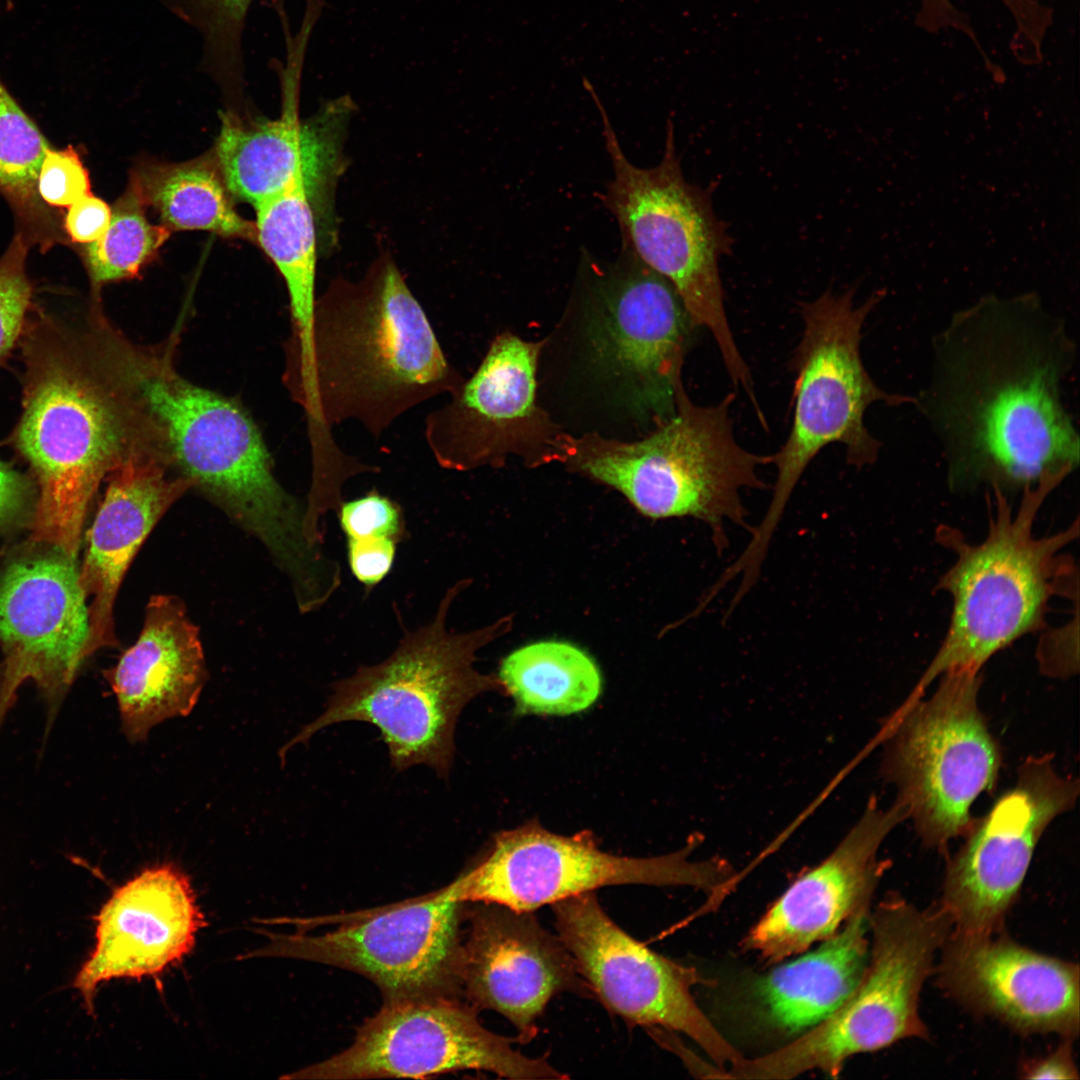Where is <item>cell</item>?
<instances>
[{"instance_id": "cell-37", "label": "cell", "mask_w": 1080, "mask_h": 1080, "mask_svg": "<svg viewBox=\"0 0 1080 1080\" xmlns=\"http://www.w3.org/2000/svg\"><path fill=\"white\" fill-rule=\"evenodd\" d=\"M391 537L347 538L352 574L365 586L381 582L392 568L396 543Z\"/></svg>"}, {"instance_id": "cell-9", "label": "cell", "mask_w": 1080, "mask_h": 1080, "mask_svg": "<svg viewBox=\"0 0 1080 1080\" xmlns=\"http://www.w3.org/2000/svg\"><path fill=\"white\" fill-rule=\"evenodd\" d=\"M854 291L834 294L829 289L800 306L804 329L792 357L793 421L786 442L772 455L777 477L769 507L736 559L747 572L761 569L796 484L817 454L840 443L848 464H873L880 442L865 426L867 408L876 402L914 404V397L881 389L867 372L860 353L862 327L884 294L877 291L856 305Z\"/></svg>"}, {"instance_id": "cell-13", "label": "cell", "mask_w": 1080, "mask_h": 1080, "mask_svg": "<svg viewBox=\"0 0 1080 1080\" xmlns=\"http://www.w3.org/2000/svg\"><path fill=\"white\" fill-rule=\"evenodd\" d=\"M464 904L453 881L417 898L348 914L321 934L269 933L261 954L356 972L374 982L385 1001L458 997Z\"/></svg>"}, {"instance_id": "cell-2", "label": "cell", "mask_w": 1080, "mask_h": 1080, "mask_svg": "<svg viewBox=\"0 0 1080 1080\" xmlns=\"http://www.w3.org/2000/svg\"><path fill=\"white\" fill-rule=\"evenodd\" d=\"M286 379L308 420L314 466L343 452L334 425L353 420L378 438L404 413L464 380L388 257L358 282L335 280L316 300L306 342L289 350Z\"/></svg>"}, {"instance_id": "cell-27", "label": "cell", "mask_w": 1080, "mask_h": 1080, "mask_svg": "<svg viewBox=\"0 0 1080 1080\" xmlns=\"http://www.w3.org/2000/svg\"><path fill=\"white\" fill-rule=\"evenodd\" d=\"M868 934L869 906H865L818 949L755 980L749 1009L756 1024L787 1037L832 1015L861 980L869 957Z\"/></svg>"}, {"instance_id": "cell-5", "label": "cell", "mask_w": 1080, "mask_h": 1080, "mask_svg": "<svg viewBox=\"0 0 1080 1080\" xmlns=\"http://www.w3.org/2000/svg\"><path fill=\"white\" fill-rule=\"evenodd\" d=\"M1062 481L1047 479L1024 489L1017 510L992 489L993 512L980 543L967 542L954 528L938 529L939 542L955 554L939 582L952 610L944 639L910 698L922 697L946 673L979 672L996 653L1045 626L1052 598L1073 599L1078 592L1077 568L1063 553L1078 537V520L1052 535L1034 533L1038 511Z\"/></svg>"}, {"instance_id": "cell-8", "label": "cell", "mask_w": 1080, "mask_h": 1080, "mask_svg": "<svg viewBox=\"0 0 1080 1080\" xmlns=\"http://www.w3.org/2000/svg\"><path fill=\"white\" fill-rule=\"evenodd\" d=\"M585 87L601 115L613 169L600 199L616 218L623 245L673 286L692 325L713 336L734 385L755 401L751 374L724 307L719 261L730 252L732 238L713 209L711 191L685 180L671 121L661 161L651 168L632 164L593 87Z\"/></svg>"}, {"instance_id": "cell-20", "label": "cell", "mask_w": 1080, "mask_h": 1080, "mask_svg": "<svg viewBox=\"0 0 1080 1080\" xmlns=\"http://www.w3.org/2000/svg\"><path fill=\"white\" fill-rule=\"evenodd\" d=\"M461 967V991L478 1009L507 1018L527 1043L550 1000L562 992L591 991L558 936L541 926L533 912L475 902Z\"/></svg>"}, {"instance_id": "cell-17", "label": "cell", "mask_w": 1080, "mask_h": 1080, "mask_svg": "<svg viewBox=\"0 0 1080 1080\" xmlns=\"http://www.w3.org/2000/svg\"><path fill=\"white\" fill-rule=\"evenodd\" d=\"M597 308L593 348L599 365L633 403L659 423L675 409L690 328L673 286L625 245L617 260L582 255Z\"/></svg>"}, {"instance_id": "cell-6", "label": "cell", "mask_w": 1080, "mask_h": 1080, "mask_svg": "<svg viewBox=\"0 0 1080 1080\" xmlns=\"http://www.w3.org/2000/svg\"><path fill=\"white\" fill-rule=\"evenodd\" d=\"M467 585L461 580L449 587L433 619L405 632L387 659L361 666L336 682L322 715L303 727L282 753L326 726L364 721L380 730L396 770L425 764L447 777L459 714L477 695L502 691L497 676L474 668L476 653L510 624L502 619L469 632L449 631L448 612Z\"/></svg>"}, {"instance_id": "cell-14", "label": "cell", "mask_w": 1080, "mask_h": 1080, "mask_svg": "<svg viewBox=\"0 0 1080 1080\" xmlns=\"http://www.w3.org/2000/svg\"><path fill=\"white\" fill-rule=\"evenodd\" d=\"M514 1040L486 1029L477 1009L457 996L384 1001L342 1052L289 1078H426L480 1070L516 1080L565 1079L545 1058H531Z\"/></svg>"}, {"instance_id": "cell-28", "label": "cell", "mask_w": 1080, "mask_h": 1080, "mask_svg": "<svg viewBox=\"0 0 1080 1080\" xmlns=\"http://www.w3.org/2000/svg\"><path fill=\"white\" fill-rule=\"evenodd\" d=\"M497 678L519 714L578 713L593 705L602 691L596 662L565 641H538L514 650L502 660Z\"/></svg>"}, {"instance_id": "cell-4", "label": "cell", "mask_w": 1080, "mask_h": 1080, "mask_svg": "<svg viewBox=\"0 0 1080 1080\" xmlns=\"http://www.w3.org/2000/svg\"><path fill=\"white\" fill-rule=\"evenodd\" d=\"M18 344L23 397L12 441L39 490L29 541L76 559L101 481L144 442L83 332L31 308Z\"/></svg>"}, {"instance_id": "cell-29", "label": "cell", "mask_w": 1080, "mask_h": 1080, "mask_svg": "<svg viewBox=\"0 0 1080 1080\" xmlns=\"http://www.w3.org/2000/svg\"><path fill=\"white\" fill-rule=\"evenodd\" d=\"M130 183L171 232L208 230L256 239L255 223L236 212L216 161L150 164L135 171Z\"/></svg>"}, {"instance_id": "cell-19", "label": "cell", "mask_w": 1080, "mask_h": 1080, "mask_svg": "<svg viewBox=\"0 0 1080 1080\" xmlns=\"http://www.w3.org/2000/svg\"><path fill=\"white\" fill-rule=\"evenodd\" d=\"M542 346L511 333L498 335L474 374L427 415L424 435L440 467L465 471L536 448L555 457L560 434L553 435L536 403Z\"/></svg>"}, {"instance_id": "cell-16", "label": "cell", "mask_w": 1080, "mask_h": 1080, "mask_svg": "<svg viewBox=\"0 0 1080 1080\" xmlns=\"http://www.w3.org/2000/svg\"><path fill=\"white\" fill-rule=\"evenodd\" d=\"M1078 795V780L1057 772L1048 754L1030 756L1018 767L1015 785L973 822L946 868L940 906L953 932L999 930L1041 836Z\"/></svg>"}, {"instance_id": "cell-1", "label": "cell", "mask_w": 1080, "mask_h": 1080, "mask_svg": "<svg viewBox=\"0 0 1080 1080\" xmlns=\"http://www.w3.org/2000/svg\"><path fill=\"white\" fill-rule=\"evenodd\" d=\"M1064 322L1024 295L986 297L955 313L933 343L929 384L914 404L948 463L952 486L1024 490L1065 479L1079 436L1062 399L1075 361Z\"/></svg>"}, {"instance_id": "cell-22", "label": "cell", "mask_w": 1080, "mask_h": 1080, "mask_svg": "<svg viewBox=\"0 0 1080 1080\" xmlns=\"http://www.w3.org/2000/svg\"><path fill=\"white\" fill-rule=\"evenodd\" d=\"M951 931L939 965L943 989L1023 1033L1079 1032V968L1006 936Z\"/></svg>"}, {"instance_id": "cell-32", "label": "cell", "mask_w": 1080, "mask_h": 1080, "mask_svg": "<svg viewBox=\"0 0 1080 1080\" xmlns=\"http://www.w3.org/2000/svg\"><path fill=\"white\" fill-rule=\"evenodd\" d=\"M49 147L0 80V192L31 219L43 210L37 180Z\"/></svg>"}, {"instance_id": "cell-33", "label": "cell", "mask_w": 1080, "mask_h": 1080, "mask_svg": "<svg viewBox=\"0 0 1080 1080\" xmlns=\"http://www.w3.org/2000/svg\"><path fill=\"white\" fill-rule=\"evenodd\" d=\"M201 40V66L222 81H238L244 67L243 31L254 0H158ZM313 1V0H308Z\"/></svg>"}, {"instance_id": "cell-31", "label": "cell", "mask_w": 1080, "mask_h": 1080, "mask_svg": "<svg viewBox=\"0 0 1080 1080\" xmlns=\"http://www.w3.org/2000/svg\"><path fill=\"white\" fill-rule=\"evenodd\" d=\"M146 208L129 183L112 208L107 230L87 245L85 258L94 287L135 277L169 238L171 231L162 224H152Z\"/></svg>"}, {"instance_id": "cell-25", "label": "cell", "mask_w": 1080, "mask_h": 1080, "mask_svg": "<svg viewBox=\"0 0 1080 1080\" xmlns=\"http://www.w3.org/2000/svg\"><path fill=\"white\" fill-rule=\"evenodd\" d=\"M147 444L134 447L108 475L87 534L79 582L88 603L86 657L118 644L114 606L135 555L157 522L193 485Z\"/></svg>"}, {"instance_id": "cell-18", "label": "cell", "mask_w": 1080, "mask_h": 1080, "mask_svg": "<svg viewBox=\"0 0 1080 1080\" xmlns=\"http://www.w3.org/2000/svg\"><path fill=\"white\" fill-rule=\"evenodd\" d=\"M30 543L0 573L1 716L30 680L46 700L51 722L87 659L88 603L76 559Z\"/></svg>"}, {"instance_id": "cell-34", "label": "cell", "mask_w": 1080, "mask_h": 1080, "mask_svg": "<svg viewBox=\"0 0 1080 1080\" xmlns=\"http://www.w3.org/2000/svg\"><path fill=\"white\" fill-rule=\"evenodd\" d=\"M25 258V242L18 234L0 258V365L19 343L32 308Z\"/></svg>"}, {"instance_id": "cell-10", "label": "cell", "mask_w": 1080, "mask_h": 1080, "mask_svg": "<svg viewBox=\"0 0 1080 1080\" xmlns=\"http://www.w3.org/2000/svg\"><path fill=\"white\" fill-rule=\"evenodd\" d=\"M866 968L847 1001L797 1039L730 1069L732 1079H790L819 1070L836 1077L853 1055L911 1037L927 1038L919 997L935 953L952 931L941 906L920 910L898 896L881 902L871 917Z\"/></svg>"}, {"instance_id": "cell-41", "label": "cell", "mask_w": 1080, "mask_h": 1080, "mask_svg": "<svg viewBox=\"0 0 1080 1080\" xmlns=\"http://www.w3.org/2000/svg\"><path fill=\"white\" fill-rule=\"evenodd\" d=\"M1066 1040L1047 1056L1027 1064L1023 1071L1024 1078L1078 1079V1070L1072 1057V1039Z\"/></svg>"}, {"instance_id": "cell-39", "label": "cell", "mask_w": 1080, "mask_h": 1080, "mask_svg": "<svg viewBox=\"0 0 1080 1080\" xmlns=\"http://www.w3.org/2000/svg\"><path fill=\"white\" fill-rule=\"evenodd\" d=\"M1077 624V621L1075 622ZM1072 622L1058 631L1046 635L1038 647V661L1041 671L1052 677H1069L1078 672V649L1072 648L1071 637H1065L1075 625Z\"/></svg>"}, {"instance_id": "cell-23", "label": "cell", "mask_w": 1080, "mask_h": 1080, "mask_svg": "<svg viewBox=\"0 0 1080 1080\" xmlns=\"http://www.w3.org/2000/svg\"><path fill=\"white\" fill-rule=\"evenodd\" d=\"M95 920V947L73 981L89 1013L101 983L161 973L191 951L204 923L188 877L168 863L118 887Z\"/></svg>"}, {"instance_id": "cell-35", "label": "cell", "mask_w": 1080, "mask_h": 1080, "mask_svg": "<svg viewBox=\"0 0 1080 1080\" xmlns=\"http://www.w3.org/2000/svg\"><path fill=\"white\" fill-rule=\"evenodd\" d=\"M37 191L48 205L67 208L91 192L88 171L72 146L47 149L39 170Z\"/></svg>"}, {"instance_id": "cell-26", "label": "cell", "mask_w": 1080, "mask_h": 1080, "mask_svg": "<svg viewBox=\"0 0 1080 1080\" xmlns=\"http://www.w3.org/2000/svg\"><path fill=\"white\" fill-rule=\"evenodd\" d=\"M103 675L131 743L144 741L167 719L190 714L208 673L199 629L184 602L171 594L153 595L136 642Z\"/></svg>"}, {"instance_id": "cell-21", "label": "cell", "mask_w": 1080, "mask_h": 1080, "mask_svg": "<svg viewBox=\"0 0 1080 1080\" xmlns=\"http://www.w3.org/2000/svg\"><path fill=\"white\" fill-rule=\"evenodd\" d=\"M303 51L290 52L284 77V106L275 120L245 121L223 114L216 163L230 194L254 208L296 185L312 203L320 201L341 168V128L352 107L347 97L327 103L301 121L297 92Z\"/></svg>"}, {"instance_id": "cell-11", "label": "cell", "mask_w": 1080, "mask_h": 1080, "mask_svg": "<svg viewBox=\"0 0 1080 1080\" xmlns=\"http://www.w3.org/2000/svg\"><path fill=\"white\" fill-rule=\"evenodd\" d=\"M927 699L904 703L882 731L884 777L921 840L943 848L973 824L975 800L996 784L1001 753L980 710L979 672L939 677Z\"/></svg>"}, {"instance_id": "cell-12", "label": "cell", "mask_w": 1080, "mask_h": 1080, "mask_svg": "<svg viewBox=\"0 0 1080 1080\" xmlns=\"http://www.w3.org/2000/svg\"><path fill=\"white\" fill-rule=\"evenodd\" d=\"M697 839L654 857L602 851L590 832L571 836L529 823L497 834L484 857L455 883L461 901L533 912L544 905L611 885L690 886L720 893L735 879L721 859L694 861Z\"/></svg>"}, {"instance_id": "cell-42", "label": "cell", "mask_w": 1080, "mask_h": 1080, "mask_svg": "<svg viewBox=\"0 0 1080 1080\" xmlns=\"http://www.w3.org/2000/svg\"><path fill=\"white\" fill-rule=\"evenodd\" d=\"M2 684H3V666H2V663L0 662V726H1L2 722H3V718L1 716Z\"/></svg>"}, {"instance_id": "cell-36", "label": "cell", "mask_w": 1080, "mask_h": 1080, "mask_svg": "<svg viewBox=\"0 0 1080 1080\" xmlns=\"http://www.w3.org/2000/svg\"><path fill=\"white\" fill-rule=\"evenodd\" d=\"M337 512L347 538L391 537L399 541L402 536L399 506L377 491L342 502Z\"/></svg>"}, {"instance_id": "cell-3", "label": "cell", "mask_w": 1080, "mask_h": 1080, "mask_svg": "<svg viewBox=\"0 0 1080 1080\" xmlns=\"http://www.w3.org/2000/svg\"><path fill=\"white\" fill-rule=\"evenodd\" d=\"M86 335L121 400L144 419L176 472L263 544L281 571L308 565L316 549L305 508L277 481L246 411L183 378L165 355L128 343L101 314L91 317Z\"/></svg>"}, {"instance_id": "cell-7", "label": "cell", "mask_w": 1080, "mask_h": 1080, "mask_svg": "<svg viewBox=\"0 0 1080 1080\" xmlns=\"http://www.w3.org/2000/svg\"><path fill=\"white\" fill-rule=\"evenodd\" d=\"M733 393L697 405L678 387L674 412L640 441L596 434L560 435L556 457L621 492L652 519L692 517L706 524L718 552L728 541L727 520L751 531L743 488L763 489L758 476L772 455H758L736 440L730 416Z\"/></svg>"}, {"instance_id": "cell-15", "label": "cell", "mask_w": 1080, "mask_h": 1080, "mask_svg": "<svg viewBox=\"0 0 1080 1080\" xmlns=\"http://www.w3.org/2000/svg\"><path fill=\"white\" fill-rule=\"evenodd\" d=\"M551 907L577 971L610 1012L632 1025L685 1034L723 1070L744 1058L694 1000V969L636 941L606 914L594 892Z\"/></svg>"}, {"instance_id": "cell-24", "label": "cell", "mask_w": 1080, "mask_h": 1080, "mask_svg": "<svg viewBox=\"0 0 1080 1080\" xmlns=\"http://www.w3.org/2000/svg\"><path fill=\"white\" fill-rule=\"evenodd\" d=\"M906 815L895 802L881 808L872 799L836 848L799 877L744 939L767 963L804 952L833 936L860 908L869 906L882 873L880 845Z\"/></svg>"}, {"instance_id": "cell-40", "label": "cell", "mask_w": 1080, "mask_h": 1080, "mask_svg": "<svg viewBox=\"0 0 1080 1080\" xmlns=\"http://www.w3.org/2000/svg\"><path fill=\"white\" fill-rule=\"evenodd\" d=\"M31 481L0 461V526L23 516L35 499Z\"/></svg>"}, {"instance_id": "cell-38", "label": "cell", "mask_w": 1080, "mask_h": 1080, "mask_svg": "<svg viewBox=\"0 0 1080 1080\" xmlns=\"http://www.w3.org/2000/svg\"><path fill=\"white\" fill-rule=\"evenodd\" d=\"M111 218V207L90 192L68 207L64 227L72 241L90 244L104 234Z\"/></svg>"}, {"instance_id": "cell-30", "label": "cell", "mask_w": 1080, "mask_h": 1080, "mask_svg": "<svg viewBox=\"0 0 1080 1080\" xmlns=\"http://www.w3.org/2000/svg\"><path fill=\"white\" fill-rule=\"evenodd\" d=\"M311 198L296 185L256 207V240L281 274L289 296V350L307 340L316 295L317 231Z\"/></svg>"}]
</instances>
